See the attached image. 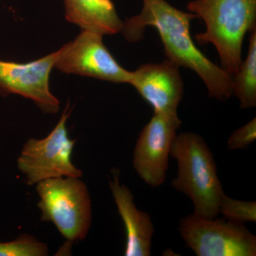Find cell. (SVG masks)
Wrapping results in <instances>:
<instances>
[{"instance_id":"14","label":"cell","mask_w":256,"mask_h":256,"mask_svg":"<svg viewBox=\"0 0 256 256\" xmlns=\"http://www.w3.org/2000/svg\"><path fill=\"white\" fill-rule=\"evenodd\" d=\"M48 255V246L28 234H23L12 242H0V256H46Z\"/></svg>"},{"instance_id":"11","label":"cell","mask_w":256,"mask_h":256,"mask_svg":"<svg viewBox=\"0 0 256 256\" xmlns=\"http://www.w3.org/2000/svg\"><path fill=\"white\" fill-rule=\"evenodd\" d=\"M119 174L118 170H112L109 186L126 228L124 256H151L154 232L151 216L146 212L138 210L132 192L126 185L120 183Z\"/></svg>"},{"instance_id":"8","label":"cell","mask_w":256,"mask_h":256,"mask_svg":"<svg viewBox=\"0 0 256 256\" xmlns=\"http://www.w3.org/2000/svg\"><path fill=\"white\" fill-rule=\"evenodd\" d=\"M181 124L178 116L154 114L138 138L133 150V168L151 188L164 183L172 144Z\"/></svg>"},{"instance_id":"7","label":"cell","mask_w":256,"mask_h":256,"mask_svg":"<svg viewBox=\"0 0 256 256\" xmlns=\"http://www.w3.org/2000/svg\"><path fill=\"white\" fill-rule=\"evenodd\" d=\"M104 35L82 30L73 41L58 50L54 68L67 74L128 84L131 72L122 68L102 42Z\"/></svg>"},{"instance_id":"13","label":"cell","mask_w":256,"mask_h":256,"mask_svg":"<svg viewBox=\"0 0 256 256\" xmlns=\"http://www.w3.org/2000/svg\"><path fill=\"white\" fill-rule=\"evenodd\" d=\"M233 92L240 102V108L256 107V30L250 32L246 58L233 76Z\"/></svg>"},{"instance_id":"10","label":"cell","mask_w":256,"mask_h":256,"mask_svg":"<svg viewBox=\"0 0 256 256\" xmlns=\"http://www.w3.org/2000/svg\"><path fill=\"white\" fill-rule=\"evenodd\" d=\"M128 84L152 107L154 114L178 117V106L184 95L180 67L164 60L146 64L131 72Z\"/></svg>"},{"instance_id":"5","label":"cell","mask_w":256,"mask_h":256,"mask_svg":"<svg viewBox=\"0 0 256 256\" xmlns=\"http://www.w3.org/2000/svg\"><path fill=\"white\" fill-rule=\"evenodd\" d=\"M72 109L67 105L60 121L43 139L31 138L24 144L18 160V169L30 186L48 178H82V170L72 162L75 140L68 137L66 121Z\"/></svg>"},{"instance_id":"3","label":"cell","mask_w":256,"mask_h":256,"mask_svg":"<svg viewBox=\"0 0 256 256\" xmlns=\"http://www.w3.org/2000/svg\"><path fill=\"white\" fill-rule=\"evenodd\" d=\"M170 156L178 163L171 186L191 200L194 214L216 218L224 192L214 156L204 138L194 132L176 134Z\"/></svg>"},{"instance_id":"9","label":"cell","mask_w":256,"mask_h":256,"mask_svg":"<svg viewBox=\"0 0 256 256\" xmlns=\"http://www.w3.org/2000/svg\"><path fill=\"white\" fill-rule=\"evenodd\" d=\"M58 54V50L28 63L0 60V92L23 96L43 112L56 114L60 102L50 92V77Z\"/></svg>"},{"instance_id":"16","label":"cell","mask_w":256,"mask_h":256,"mask_svg":"<svg viewBox=\"0 0 256 256\" xmlns=\"http://www.w3.org/2000/svg\"><path fill=\"white\" fill-rule=\"evenodd\" d=\"M256 140V118H254L232 133L227 141V148L230 151L245 149L255 142Z\"/></svg>"},{"instance_id":"2","label":"cell","mask_w":256,"mask_h":256,"mask_svg":"<svg viewBox=\"0 0 256 256\" xmlns=\"http://www.w3.org/2000/svg\"><path fill=\"white\" fill-rule=\"evenodd\" d=\"M188 10L206 26L204 32L195 35L196 41L213 44L220 66L234 76L242 64L244 37L256 30V0H193Z\"/></svg>"},{"instance_id":"1","label":"cell","mask_w":256,"mask_h":256,"mask_svg":"<svg viewBox=\"0 0 256 256\" xmlns=\"http://www.w3.org/2000/svg\"><path fill=\"white\" fill-rule=\"evenodd\" d=\"M142 11L127 18L122 34L128 42L141 41L146 28H156L162 42L166 60L178 66L191 69L204 82L208 96L226 100L234 95L233 76L213 63L198 50L190 33L191 22L196 14L184 12L166 0H142Z\"/></svg>"},{"instance_id":"6","label":"cell","mask_w":256,"mask_h":256,"mask_svg":"<svg viewBox=\"0 0 256 256\" xmlns=\"http://www.w3.org/2000/svg\"><path fill=\"white\" fill-rule=\"evenodd\" d=\"M178 232L197 256H256V236L244 224L193 213L180 218Z\"/></svg>"},{"instance_id":"12","label":"cell","mask_w":256,"mask_h":256,"mask_svg":"<svg viewBox=\"0 0 256 256\" xmlns=\"http://www.w3.org/2000/svg\"><path fill=\"white\" fill-rule=\"evenodd\" d=\"M66 18L82 30L114 35L121 32L124 22L111 0H64Z\"/></svg>"},{"instance_id":"15","label":"cell","mask_w":256,"mask_h":256,"mask_svg":"<svg viewBox=\"0 0 256 256\" xmlns=\"http://www.w3.org/2000/svg\"><path fill=\"white\" fill-rule=\"evenodd\" d=\"M220 213L225 220L244 224L256 222V202L242 201L226 195L220 203Z\"/></svg>"},{"instance_id":"4","label":"cell","mask_w":256,"mask_h":256,"mask_svg":"<svg viewBox=\"0 0 256 256\" xmlns=\"http://www.w3.org/2000/svg\"><path fill=\"white\" fill-rule=\"evenodd\" d=\"M80 178H48L36 184L42 222L54 224L69 242L86 238L92 223V200Z\"/></svg>"}]
</instances>
